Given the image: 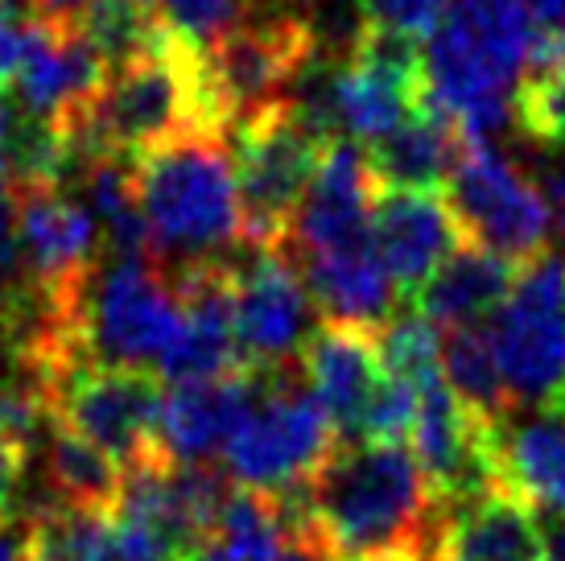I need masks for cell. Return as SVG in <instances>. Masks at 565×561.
Segmentation results:
<instances>
[{"label":"cell","instance_id":"cell-37","mask_svg":"<svg viewBox=\"0 0 565 561\" xmlns=\"http://www.w3.org/2000/svg\"><path fill=\"white\" fill-rule=\"evenodd\" d=\"M529 13H533L541 42L557 54V46L565 42V0H529Z\"/></svg>","mask_w":565,"mask_h":561},{"label":"cell","instance_id":"cell-14","mask_svg":"<svg viewBox=\"0 0 565 561\" xmlns=\"http://www.w3.org/2000/svg\"><path fill=\"white\" fill-rule=\"evenodd\" d=\"M380 178L372 170V157L360 140L334 137L318 161L315 182L301 199L285 252L306 256V252H330L347 244L372 240V215H376Z\"/></svg>","mask_w":565,"mask_h":561},{"label":"cell","instance_id":"cell-20","mask_svg":"<svg viewBox=\"0 0 565 561\" xmlns=\"http://www.w3.org/2000/svg\"><path fill=\"white\" fill-rule=\"evenodd\" d=\"M294 265L310 285L318 314L330 322H355V327L376 330L396 314L401 289L380 261L376 240L330 252H306V256H294Z\"/></svg>","mask_w":565,"mask_h":561},{"label":"cell","instance_id":"cell-43","mask_svg":"<svg viewBox=\"0 0 565 561\" xmlns=\"http://www.w3.org/2000/svg\"><path fill=\"white\" fill-rule=\"evenodd\" d=\"M268 4H289V9H306V4H315V0H268Z\"/></svg>","mask_w":565,"mask_h":561},{"label":"cell","instance_id":"cell-5","mask_svg":"<svg viewBox=\"0 0 565 561\" xmlns=\"http://www.w3.org/2000/svg\"><path fill=\"white\" fill-rule=\"evenodd\" d=\"M339 430L318 405L301 368H277L268 372V384L252 413L239 421L236 437L223 451V470L232 484L298 496L327 458L339 451Z\"/></svg>","mask_w":565,"mask_h":561},{"label":"cell","instance_id":"cell-44","mask_svg":"<svg viewBox=\"0 0 565 561\" xmlns=\"http://www.w3.org/2000/svg\"><path fill=\"white\" fill-rule=\"evenodd\" d=\"M553 66H557V71H562V75H565V42H562V46H557V54H553Z\"/></svg>","mask_w":565,"mask_h":561},{"label":"cell","instance_id":"cell-1","mask_svg":"<svg viewBox=\"0 0 565 561\" xmlns=\"http://www.w3.org/2000/svg\"><path fill=\"white\" fill-rule=\"evenodd\" d=\"M298 499L334 558L401 546L422 549L429 561L438 553L446 508L405 442H339Z\"/></svg>","mask_w":565,"mask_h":561},{"label":"cell","instance_id":"cell-39","mask_svg":"<svg viewBox=\"0 0 565 561\" xmlns=\"http://www.w3.org/2000/svg\"><path fill=\"white\" fill-rule=\"evenodd\" d=\"M95 0H38V13L42 21H54V25H75Z\"/></svg>","mask_w":565,"mask_h":561},{"label":"cell","instance_id":"cell-42","mask_svg":"<svg viewBox=\"0 0 565 561\" xmlns=\"http://www.w3.org/2000/svg\"><path fill=\"white\" fill-rule=\"evenodd\" d=\"M347 561H429L422 549H376V553H360V558H347Z\"/></svg>","mask_w":565,"mask_h":561},{"label":"cell","instance_id":"cell-23","mask_svg":"<svg viewBox=\"0 0 565 561\" xmlns=\"http://www.w3.org/2000/svg\"><path fill=\"white\" fill-rule=\"evenodd\" d=\"M301 525V499L236 484L190 561H277Z\"/></svg>","mask_w":565,"mask_h":561},{"label":"cell","instance_id":"cell-18","mask_svg":"<svg viewBox=\"0 0 565 561\" xmlns=\"http://www.w3.org/2000/svg\"><path fill=\"white\" fill-rule=\"evenodd\" d=\"M500 484L536 516L565 520V392L516 409L500 425Z\"/></svg>","mask_w":565,"mask_h":561},{"label":"cell","instance_id":"cell-28","mask_svg":"<svg viewBox=\"0 0 565 561\" xmlns=\"http://www.w3.org/2000/svg\"><path fill=\"white\" fill-rule=\"evenodd\" d=\"M75 25L95 46V54L104 59L108 71L149 54L166 38V25H161L153 0H95Z\"/></svg>","mask_w":565,"mask_h":561},{"label":"cell","instance_id":"cell-35","mask_svg":"<svg viewBox=\"0 0 565 561\" xmlns=\"http://www.w3.org/2000/svg\"><path fill=\"white\" fill-rule=\"evenodd\" d=\"M38 21L30 17H17L9 9H0V87H9L25 63V50H30V33Z\"/></svg>","mask_w":565,"mask_h":561},{"label":"cell","instance_id":"cell-31","mask_svg":"<svg viewBox=\"0 0 565 561\" xmlns=\"http://www.w3.org/2000/svg\"><path fill=\"white\" fill-rule=\"evenodd\" d=\"M413 425H417V384L388 372L367 405L360 442H408Z\"/></svg>","mask_w":565,"mask_h":561},{"label":"cell","instance_id":"cell-8","mask_svg":"<svg viewBox=\"0 0 565 561\" xmlns=\"http://www.w3.org/2000/svg\"><path fill=\"white\" fill-rule=\"evenodd\" d=\"M446 203L458 215L471 244H483L516 265L550 252L557 223H553L545 194L491 140L462 145L450 182H446Z\"/></svg>","mask_w":565,"mask_h":561},{"label":"cell","instance_id":"cell-36","mask_svg":"<svg viewBox=\"0 0 565 561\" xmlns=\"http://www.w3.org/2000/svg\"><path fill=\"white\" fill-rule=\"evenodd\" d=\"M0 380H33L30 351L21 343V330H17L13 310H9L4 297H0ZM33 384H38V380H33Z\"/></svg>","mask_w":565,"mask_h":561},{"label":"cell","instance_id":"cell-22","mask_svg":"<svg viewBox=\"0 0 565 561\" xmlns=\"http://www.w3.org/2000/svg\"><path fill=\"white\" fill-rule=\"evenodd\" d=\"M516 268V261L467 240L434 277L425 280V289L413 297V306L425 318H434L441 330L475 327V322H487L503 306V297L512 294Z\"/></svg>","mask_w":565,"mask_h":561},{"label":"cell","instance_id":"cell-6","mask_svg":"<svg viewBox=\"0 0 565 561\" xmlns=\"http://www.w3.org/2000/svg\"><path fill=\"white\" fill-rule=\"evenodd\" d=\"M182 330L173 273L158 256H111L83 294L79 343L92 363L158 372Z\"/></svg>","mask_w":565,"mask_h":561},{"label":"cell","instance_id":"cell-25","mask_svg":"<svg viewBox=\"0 0 565 561\" xmlns=\"http://www.w3.org/2000/svg\"><path fill=\"white\" fill-rule=\"evenodd\" d=\"M38 446H42V475H46L50 499L111 516L125 467L108 451H99L83 434L66 430L63 421H50Z\"/></svg>","mask_w":565,"mask_h":561},{"label":"cell","instance_id":"cell-19","mask_svg":"<svg viewBox=\"0 0 565 561\" xmlns=\"http://www.w3.org/2000/svg\"><path fill=\"white\" fill-rule=\"evenodd\" d=\"M104 78H108V66L79 33V25L38 21L30 33L25 63L13 78V92L63 128L92 104Z\"/></svg>","mask_w":565,"mask_h":561},{"label":"cell","instance_id":"cell-4","mask_svg":"<svg viewBox=\"0 0 565 561\" xmlns=\"http://www.w3.org/2000/svg\"><path fill=\"white\" fill-rule=\"evenodd\" d=\"M318 33L306 9L256 4L236 30L203 54L206 95L220 128L232 137L268 108L294 99L301 71L315 63Z\"/></svg>","mask_w":565,"mask_h":561},{"label":"cell","instance_id":"cell-17","mask_svg":"<svg viewBox=\"0 0 565 561\" xmlns=\"http://www.w3.org/2000/svg\"><path fill=\"white\" fill-rule=\"evenodd\" d=\"M301 375L318 405L327 409L334 430L343 442H360L363 417L372 396L384 384V359H380V339L372 327H355V322H330L322 318L310 343L298 359Z\"/></svg>","mask_w":565,"mask_h":561},{"label":"cell","instance_id":"cell-27","mask_svg":"<svg viewBox=\"0 0 565 561\" xmlns=\"http://www.w3.org/2000/svg\"><path fill=\"white\" fill-rule=\"evenodd\" d=\"M441 375H446V384L455 389L458 401L471 405L479 417L503 425V421L516 413V401H512L508 380H503V372H500V359H495L487 322L446 330V343H441Z\"/></svg>","mask_w":565,"mask_h":561},{"label":"cell","instance_id":"cell-16","mask_svg":"<svg viewBox=\"0 0 565 561\" xmlns=\"http://www.w3.org/2000/svg\"><path fill=\"white\" fill-rule=\"evenodd\" d=\"M372 240L401 297H417L462 244L467 232L438 190H380Z\"/></svg>","mask_w":565,"mask_h":561},{"label":"cell","instance_id":"cell-9","mask_svg":"<svg viewBox=\"0 0 565 561\" xmlns=\"http://www.w3.org/2000/svg\"><path fill=\"white\" fill-rule=\"evenodd\" d=\"M487 335L516 409L565 392V261L541 252L516 268V285L487 318Z\"/></svg>","mask_w":565,"mask_h":561},{"label":"cell","instance_id":"cell-38","mask_svg":"<svg viewBox=\"0 0 565 561\" xmlns=\"http://www.w3.org/2000/svg\"><path fill=\"white\" fill-rule=\"evenodd\" d=\"M277 561H339V558H334L327 541H322V537H318V532L306 525V512H301L298 532H294V541L285 546V553Z\"/></svg>","mask_w":565,"mask_h":561},{"label":"cell","instance_id":"cell-13","mask_svg":"<svg viewBox=\"0 0 565 561\" xmlns=\"http://www.w3.org/2000/svg\"><path fill=\"white\" fill-rule=\"evenodd\" d=\"M232 256L173 268L182 330L173 339V351L161 363V375L170 384H178V380H211V375L248 368L236 327V265H232Z\"/></svg>","mask_w":565,"mask_h":561},{"label":"cell","instance_id":"cell-10","mask_svg":"<svg viewBox=\"0 0 565 561\" xmlns=\"http://www.w3.org/2000/svg\"><path fill=\"white\" fill-rule=\"evenodd\" d=\"M46 401L54 421H63L66 430L108 451L120 467L161 451L158 425L166 389L158 372L79 359L50 384Z\"/></svg>","mask_w":565,"mask_h":561},{"label":"cell","instance_id":"cell-2","mask_svg":"<svg viewBox=\"0 0 565 561\" xmlns=\"http://www.w3.org/2000/svg\"><path fill=\"white\" fill-rule=\"evenodd\" d=\"M63 133L71 140V166L95 149L145 157L190 133H223L206 95L203 50L166 30L149 54L108 71L95 99L75 120H66Z\"/></svg>","mask_w":565,"mask_h":561},{"label":"cell","instance_id":"cell-11","mask_svg":"<svg viewBox=\"0 0 565 561\" xmlns=\"http://www.w3.org/2000/svg\"><path fill=\"white\" fill-rule=\"evenodd\" d=\"M236 265V327L248 368H294L318 330L310 285L285 248H244Z\"/></svg>","mask_w":565,"mask_h":561},{"label":"cell","instance_id":"cell-29","mask_svg":"<svg viewBox=\"0 0 565 561\" xmlns=\"http://www.w3.org/2000/svg\"><path fill=\"white\" fill-rule=\"evenodd\" d=\"M380 339V359L384 368L408 384H422L425 375L441 372V327L434 318H425L417 306L408 310H396L388 322L376 327Z\"/></svg>","mask_w":565,"mask_h":561},{"label":"cell","instance_id":"cell-40","mask_svg":"<svg viewBox=\"0 0 565 561\" xmlns=\"http://www.w3.org/2000/svg\"><path fill=\"white\" fill-rule=\"evenodd\" d=\"M0 561H25V525L0 520Z\"/></svg>","mask_w":565,"mask_h":561},{"label":"cell","instance_id":"cell-7","mask_svg":"<svg viewBox=\"0 0 565 561\" xmlns=\"http://www.w3.org/2000/svg\"><path fill=\"white\" fill-rule=\"evenodd\" d=\"M327 145L330 137H322L301 116L294 99L281 108H268L265 116H256L232 133L248 248H285L294 215L315 182Z\"/></svg>","mask_w":565,"mask_h":561},{"label":"cell","instance_id":"cell-32","mask_svg":"<svg viewBox=\"0 0 565 561\" xmlns=\"http://www.w3.org/2000/svg\"><path fill=\"white\" fill-rule=\"evenodd\" d=\"M455 0H355V9L367 25L376 30H393L417 42H429Z\"/></svg>","mask_w":565,"mask_h":561},{"label":"cell","instance_id":"cell-15","mask_svg":"<svg viewBox=\"0 0 565 561\" xmlns=\"http://www.w3.org/2000/svg\"><path fill=\"white\" fill-rule=\"evenodd\" d=\"M268 384L265 368H239L211 380H178L161 401L158 446L178 463H215Z\"/></svg>","mask_w":565,"mask_h":561},{"label":"cell","instance_id":"cell-34","mask_svg":"<svg viewBox=\"0 0 565 561\" xmlns=\"http://www.w3.org/2000/svg\"><path fill=\"white\" fill-rule=\"evenodd\" d=\"M30 442L0 434V520L17 516V499H21V487H25V475H30Z\"/></svg>","mask_w":565,"mask_h":561},{"label":"cell","instance_id":"cell-41","mask_svg":"<svg viewBox=\"0 0 565 561\" xmlns=\"http://www.w3.org/2000/svg\"><path fill=\"white\" fill-rule=\"evenodd\" d=\"M541 561H565V520L545 525V558Z\"/></svg>","mask_w":565,"mask_h":561},{"label":"cell","instance_id":"cell-21","mask_svg":"<svg viewBox=\"0 0 565 561\" xmlns=\"http://www.w3.org/2000/svg\"><path fill=\"white\" fill-rule=\"evenodd\" d=\"M545 525L508 487L462 504L446 516L434 561H541Z\"/></svg>","mask_w":565,"mask_h":561},{"label":"cell","instance_id":"cell-12","mask_svg":"<svg viewBox=\"0 0 565 561\" xmlns=\"http://www.w3.org/2000/svg\"><path fill=\"white\" fill-rule=\"evenodd\" d=\"M17 240L25 277L71 310H83L104 252V232L87 203L66 194V187H17Z\"/></svg>","mask_w":565,"mask_h":561},{"label":"cell","instance_id":"cell-33","mask_svg":"<svg viewBox=\"0 0 565 561\" xmlns=\"http://www.w3.org/2000/svg\"><path fill=\"white\" fill-rule=\"evenodd\" d=\"M529 149H533V182L541 187L553 211V223L565 235V140H545V145L529 140Z\"/></svg>","mask_w":565,"mask_h":561},{"label":"cell","instance_id":"cell-26","mask_svg":"<svg viewBox=\"0 0 565 561\" xmlns=\"http://www.w3.org/2000/svg\"><path fill=\"white\" fill-rule=\"evenodd\" d=\"M25 561H132L104 512L42 499L25 520Z\"/></svg>","mask_w":565,"mask_h":561},{"label":"cell","instance_id":"cell-24","mask_svg":"<svg viewBox=\"0 0 565 561\" xmlns=\"http://www.w3.org/2000/svg\"><path fill=\"white\" fill-rule=\"evenodd\" d=\"M462 145L467 137L458 133L455 120L425 99L405 125L367 145V157L384 190H438L450 182Z\"/></svg>","mask_w":565,"mask_h":561},{"label":"cell","instance_id":"cell-3","mask_svg":"<svg viewBox=\"0 0 565 561\" xmlns=\"http://www.w3.org/2000/svg\"><path fill=\"white\" fill-rule=\"evenodd\" d=\"M137 199L153 256L170 273L244 248L236 157L223 133H190L137 157Z\"/></svg>","mask_w":565,"mask_h":561},{"label":"cell","instance_id":"cell-30","mask_svg":"<svg viewBox=\"0 0 565 561\" xmlns=\"http://www.w3.org/2000/svg\"><path fill=\"white\" fill-rule=\"evenodd\" d=\"M161 25L194 50H211L256 9V0H153Z\"/></svg>","mask_w":565,"mask_h":561}]
</instances>
